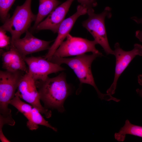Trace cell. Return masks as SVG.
Returning <instances> with one entry per match:
<instances>
[{"instance_id":"cell-15","label":"cell","mask_w":142,"mask_h":142,"mask_svg":"<svg viewBox=\"0 0 142 142\" xmlns=\"http://www.w3.org/2000/svg\"><path fill=\"white\" fill-rule=\"evenodd\" d=\"M9 104L14 107L25 116L28 120L27 126L28 128L30 127L32 124L31 111L33 106L22 101L16 95L11 100Z\"/></svg>"},{"instance_id":"cell-22","label":"cell","mask_w":142,"mask_h":142,"mask_svg":"<svg viewBox=\"0 0 142 142\" xmlns=\"http://www.w3.org/2000/svg\"><path fill=\"white\" fill-rule=\"evenodd\" d=\"M131 19L137 23L142 25V18H139L136 17H132ZM135 36L139 41L142 42V30L136 31L135 32Z\"/></svg>"},{"instance_id":"cell-1","label":"cell","mask_w":142,"mask_h":142,"mask_svg":"<svg viewBox=\"0 0 142 142\" xmlns=\"http://www.w3.org/2000/svg\"><path fill=\"white\" fill-rule=\"evenodd\" d=\"M35 83L40 100L45 108L55 109L60 112L64 111V102L70 92L64 73H62L53 78L48 77L44 80L35 81Z\"/></svg>"},{"instance_id":"cell-7","label":"cell","mask_w":142,"mask_h":142,"mask_svg":"<svg viewBox=\"0 0 142 142\" xmlns=\"http://www.w3.org/2000/svg\"><path fill=\"white\" fill-rule=\"evenodd\" d=\"M15 95L36 108L46 118L51 116V111L41 105L35 81L28 72H26L22 77Z\"/></svg>"},{"instance_id":"cell-3","label":"cell","mask_w":142,"mask_h":142,"mask_svg":"<svg viewBox=\"0 0 142 142\" xmlns=\"http://www.w3.org/2000/svg\"><path fill=\"white\" fill-rule=\"evenodd\" d=\"M24 72L0 71V119L2 120L9 121L13 119L11 110L8 106L15 96Z\"/></svg>"},{"instance_id":"cell-6","label":"cell","mask_w":142,"mask_h":142,"mask_svg":"<svg viewBox=\"0 0 142 142\" xmlns=\"http://www.w3.org/2000/svg\"><path fill=\"white\" fill-rule=\"evenodd\" d=\"M55 51L53 56L60 57L78 55L88 52L102 54L95 47L96 42L69 34Z\"/></svg>"},{"instance_id":"cell-8","label":"cell","mask_w":142,"mask_h":142,"mask_svg":"<svg viewBox=\"0 0 142 142\" xmlns=\"http://www.w3.org/2000/svg\"><path fill=\"white\" fill-rule=\"evenodd\" d=\"M114 47V55L116 58L114 78L113 83L106 91L107 94L111 95L115 92L118 78L131 62L137 55L142 56V45L138 44H135L133 49L129 51L123 50L118 42L115 44Z\"/></svg>"},{"instance_id":"cell-19","label":"cell","mask_w":142,"mask_h":142,"mask_svg":"<svg viewBox=\"0 0 142 142\" xmlns=\"http://www.w3.org/2000/svg\"><path fill=\"white\" fill-rule=\"evenodd\" d=\"M13 52L12 47L11 45L9 50L4 52L2 54L3 68L6 70L11 64L13 60Z\"/></svg>"},{"instance_id":"cell-20","label":"cell","mask_w":142,"mask_h":142,"mask_svg":"<svg viewBox=\"0 0 142 142\" xmlns=\"http://www.w3.org/2000/svg\"><path fill=\"white\" fill-rule=\"evenodd\" d=\"M6 32L1 27L0 28V48L1 49L7 48L11 43L10 37L6 34Z\"/></svg>"},{"instance_id":"cell-17","label":"cell","mask_w":142,"mask_h":142,"mask_svg":"<svg viewBox=\"0 0 142 142\" xmlns=\"http://www.w3.org/2000/svg\"><path fill=\"white\" fill-rule=\"evenodd\" d=\"M32 128L31 130H36L38 128V125L45 126L51 128L55 131L57 129L51 125L46 120L36 108L33 107L31 111Z\"/></svg>"},{"instance_id":"cell-2","label":"cell","mask_w":142,"mask_h":142,"mask_svg":"<svg viewBox=\"0 0 142 142\" xmlns=\"http://www.w3.org/2000/svg\"><path fill=\"white\" fill-rule=\"evenodd\" d=\"M102 55L95 53L90 55L84 54L71 58L53 56L50 61L59 65L62 64L68 65L73 70L81 83L92 86L100 99L109 101L112 99V95L108 94H102L100 92L95 84L91 70L93 61L97 57Z\"/></svg>"},{"instance_id":"cell-4","label":"cell","mask_w":142,"mask_h":142,"mask_svg":"<svg viewBox=\"0 0 142 142\" xmlns=\"http://www.w3.org/2000/svg\"><path fill=\"white\" fill-rule=\"evenodd\" d=\"M32 0H26L22 5L16 8L12 16L8 18L0 27L11 35V43L19 39L22 34L28 31L37 15L31 9Z\"/></svg>"},{"instance_id":"cell-9","label":"cell","mask_w":142,"mask_h":142,"mask_svg":"<svg viewBox=\"0 0 142 142\" xmlns=\"http://www.w3.org/2000/svg\"><path fill=\"white\" fill-rule=\"evenodd\" d=\"M24 59L28 66V72L35 81L44 80L49 74L65 70L60 65L41 57H26Z\"/></svg>"},{"instance_id":"cell-10","label":"cell","mask_w":142,"mask_h":142,"mask_svg":"<svg viewBox=\"0 0 142 142\" xmlns=\"http://www.w3.org/2000/svg\"><path fill=\"white\" fill-rule=\"evenodd\" d=\"M25 37L11 43L18 50L23 58L28 55L47 49L48 50L51 41H46L34 36L28 31Z\"/></svg>"},{"instance_id":"cell-12","label":"cell","mask_w":142,"mask_h":142,"mask_svg":"<svg viewBox=\"0 0 142 142\" xmlns=\"http://www.w3.org/2000/svg\"><path fill=\"white\" fill-rule=\"evenodd\" d=\"M74 0H67L53 10L44 21L37 26V31L49 30L57 33L59 28L64 18Z\"/></svg>"},{"instance_id":"cell-11","label":"cell","mask_w":142,"mask_h":142,"mask_svg":"<svg viewBox=\"0 0 142 142\" xmlns=\"http://www.w3.org/2000/svg\"><path fill=\"white\" fill-rule=\"evenodd\" d=\"M87 9L80 5L78 6L76 12L72 16L65 19L60 25L58 35L54 43L50 47L44 58L50 61L54 54L61 43L66 38L78 18L87 13Z\"/></svg>"},{"instance_id":"cell-23","label":"cell","mask_w":142,"mask_h":142,"mask_svg":"<svg viewBox=\"0 0 142 142\" xmlns=\"http://www.w3.org/2000/svg\"><path fill=\"white\" fill-rule=\"evenodd\" d=\"M138 80L139 84L142 86V74H140L138 75ZM136 91L137 93L142 97V88L141 89H137Z\"/></svg>"},{"instance_id":"cell-14","label":"cell","mask_w":142,"mask_h":142,"mask_svg":"<svg viewBox=\"0 0 142 142\" xmlns=\"http://www.w3.org/2000/svg\"><path fill=\"white\" fill-rule=\"evenodd\" d=\"M127 134L142 137V126L132 124L127 119L125 124L118 133L114 134L115 139L118 141H123Z\"/></svg>"},{"instance_id":"cell-5","label":"cell","mask_w":142,"mask_h":142,"mask_svg":"<svg viewBox=\"0 0 142 142\" xmlns=\"http://www.w3.org/2000/svg\"><path fill=\"white\" fill-rule=\"evenodd\" d=\"M88 17L84 21L82 25L91 34L94 40L103 48L107 54L114 55V50L110 48L107 38L105 26L106 18H110L111 9L106 7L101 13L96 14L93 8L87 9Z\"/></svg>"},{"instance_id":"cell-13","label":"cell","mask_w":142,"mask_h":142,"mask_svg":"<svg viewBox=\"0 0 142 142\" xmlns=\"http://www.w3.org/2000/svg\"><path fill=\"white\" fill-rule=\"evenodd\" d=\"M38 11L32 29H35L37 25L60 4L58 0H39Z\"/></svg>"},{"instance_id":"cell-21","label":"cell","mask_w":142,"mask_h":142,"mask_svg":"<svg viewBox=\"0 0 142 142\" xmlns=\"http://www.w3.org/2000/svg\"><path fill=\"white\" fill-rule=\"evenodd\" d=\"M80 5L87 9L93 8L97 5V0H77Z\"/></svg>"},{"instance_id":"cell-16","label":"cell","mask_w":142,"mask_h":142,"mask_svg":"<svg viewBox=\"0 0 142 142\" xmlns=\"http://www.w3.org/2000/svg\"><path fill=\"white\" fill-rule=\"evenodd\" d=\"M11 45L13 49V60L11 64L6 70L11 71L21 70L27 72L28 69L24 59L17 49L13 45Z\"/></svg>"},{"instance_id":"cell-18","label":"cell","mask_w":142,"mask_h":142,"mask_svg":"<svg viewBox=\"0 0 142 142\" xmlns=\"http://www.w3.org/2000/svg\"><path fill=\"white\" fill-rule=\"evenodd\" d=\"M16 0H0V19L3 23L8 18V13Z\"/></svg>"}]
</instances>
